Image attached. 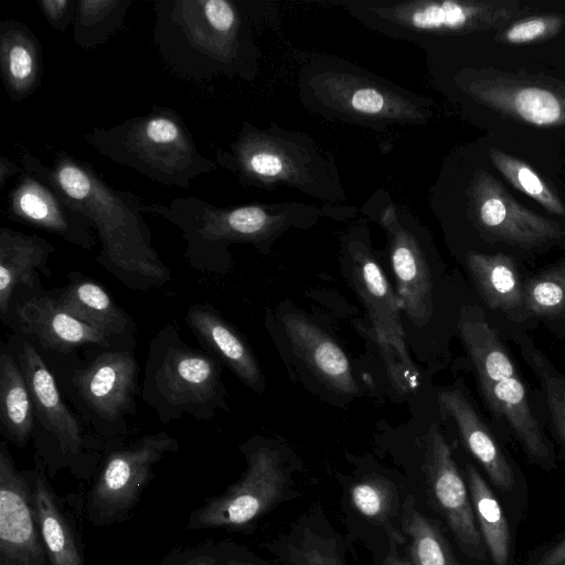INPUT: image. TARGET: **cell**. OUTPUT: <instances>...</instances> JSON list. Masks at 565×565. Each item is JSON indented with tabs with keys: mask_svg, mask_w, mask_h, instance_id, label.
Returning a JSON list of instances; mask_svg holds the SVG:
<instances>
[{
	"mask_svg": "<svg viewBox=\"0 0 565 565\" xmlns=\"http://www.w3.org/2000/svg\"><path fill=\"white\" fill-rule=\"evenodd\" d=\"M508 340L518 347L539 383L535 402L542 425L544 422L548 425L565 452V373L536 347L527 332L514 333Z\"/></svg>",
	"mask_w": 565,
	"mask_h": 565,
	"instance_id": "4dcf8cb0",
	"label": "cell"
},
{
	"mask_svg": "<svg viewBox=\"0 0 565 565\" xmlns=\"http://www.w3.org/2000/svg\"><path fill=\"white\" fill-rule=\"evenodd\" d=\"M38 4L54 30L65 31L74 24L77 0H40Z\"/></svg>",
	"mask_w": 565,
	"mask_h": 565,
	"instance_id": "60d3db41",
	"label": "cell"
},
{
	"mask_svg": "<svg viewBox=\"0 0 565 565\" xmlns=\"http://www.w3.org/2000/svg\"><path fill=\"white\" fill-rule=\"evenodd\" d=\"M299 95L311 111L328 119L370 127L427 125L431 102L349 62L319 57L299 81Z\"/></svg>",
	"mask_w": 565,
	"mask_h": 565,
	"instance_id": "8992f818",
	"label": "cell"
},
{
	"mask_svg": "<svg viewBox=\"0 0 565 565\" xmlns=\"http://www.w3.org/2000/svg\"><path fill=\"white\" fill-rule=\"evenodd\" d=\"M55 247L38 235L13 228L0 230V313L2 321L10 315L14 292L23 287L40 285L39 273L51 277L49 257Z\"/></svg>",
	"mask_w": 565,
	"mask_h": 565,
	"instance_id": "d4e9b609",
	"label": "cell"
},
{
	"mask_svg": "<svg viewBox=\"0 0 565 565\" xmlns=\"http://www.w3.org/2000/svg\"><path fill=\"white\" fill-rule=\"evenodd\" d=\"M0 68L8 95L20 102L40 85L42 51L35 34L13 19L0 22Z\"/></svg>",
	"mask_w": 565,
	"mask_h": 565,
	"instance_id": "f546056e",
	"label": "cell"
},
{
	"mask_svg": "<svg viewBox=\"0 0 565 565\" xmlns=\"http://www.w3.org/2000/svg\"><path fill=\"white\" fill-rule=\"evenodd\" d=\"M85 141L113 162L167 186L189 189L195 178L218 168L200 152L183 119L169 107L156 106L110 128L96 127Z\"/></svg>",
	"mask_w": 565,
	"mask_h": 565,
	"instance_id": "52a82bcc",
	"label": "cell"
},
{
	"mask_svg": "<svg viewBox=\"0 0 565 565\" xmlns=\"http://www.w3.org/2000/svg\"><path fill=\"white\" fill-rule=\"evenodd\" d=\"M281 321L292 350L320 382L342 394L358 392L347 354L327 332L298 313Z\"/></svg>",
	"mask_w": 565,
	"mask_h": 565,
	"instance_id": "cb8c5ba5",
	"label": "cell"
},
{
	"mask_svg": "<svg viewBox=\"0 0 565 565\" xmlns=\"http://www.w3.org/2000/svg\"><path fill=\"white\" fill-rule=\"evenodd\" d=\"M131 0H77L73 42L84 49L104 44L122 28Z\"/></svg>",
	"mask_w": 565,
	"mask_h": 565,
	"instance_id": "d590c367",
	"label": "cell"
},
{
	"mask_svg": "<svg viewBox=\"0 0 565 565\" xmlns=\"http://www.w3.org/2000/svg\"><path fill=\"white\" fill-rule=\"evenodd\" d=\"M456 329L480 396L495 424L519 443L530 461L552 468L553 444L544 433L535 395L524 381L507 339L490 323L478 302L461 306Z\"/></svg>",
	"mask_w": 565,
	"mask_h": 565,
	"instance_id": "277c9868",
	"label": "cell"
},
{
	"mask_svg": "<svg viewBox=\"0 0 565 565\" xmlns=\"http://www.w3.org/2000/svg\"><path fill=\"white\" fill-rule=\"evenodd\" d=\"M141 396L163 424L183 415L211 420L217 408L227 409L217 359L188 345L172 322L149 344Z\"/></svg>",
	"mask_w": 565,
	"mask_h": 565,
	"instance_id": "9c48e42d",
	"label": "cell"
},
{
	"mask_svg": "<svg viewBox=\"0 0 565 565\" xmlns=\"http://www.w3.org/2000/svg\"><path fill=\"white\" fill-rule=\"evenodd\" d=\"M213 160L245 186L291 188L332 205L345 199L333 159L307 134L274 124L258 128L244 122L227 149L215 150Z\"/></svg>",
	"mask_w": 565,
	"mask_h": 565,
	"instance_id": "5b68a950",
	"label": "cell"
},
{
	"mask_svg": "<svg viewBox=\"0 0 565 565\" xmlns=\"http://www.w3.org/2000/svg\"><path fill=\"white\" fill-rule=\"evenodd\" d=\"M440 414L450 419L470 455L482 466L493 484L510 491L515 475L504 448L467 392L458 386L441 390L437 396Z\"/></svg>",
	"mask_w": 565,
	"mask_h": 565,
	"instance_id": "603a6c76",
	"label": "cell"
},
{
	"mask_svg": "<svg viewBox=\"0 0 565 565\" xmlns=\"http://www.w3.org/2000/svg\"><path fill=\"white\" fill-rule=\"evenodd\" d=\"M153 41L177 75H217L252 81L259 51L244 11L230 0H160L154 3Z\"/></svg>",
	"mask_w": 565,
	"mask_h": 565,
	"instance_id": "7a4b0ae2",
	"label": "cell"
},
{
	"mask_svg": "<svg viewBox=\"0 0 565 565\" xmlns=\"http://www.w3.org/2000/svg\"><path fill=\"white\" fill-rule=\"evenodd\" d=\"M217 565H263L245 548L228 541L216 542Z\"/></svg>",
	"mask_w": 565,
	"mask_h": 565,
	"instance_id": "b9f144b4",
	"label": "cell"
},
{
	"mask_svg": "<svg viewBox=\"0 0 565 565\" xmlns=\"http://www.w3.org/2000/svg\"><path fill=\"white\" fill-rule=\"evenodd\" d=\"M465 471L480 534L494 565H507L510 553V531L503 510L476 467L467 463Z\"/></svg>",
	"mask_w": 565,
	"mask_h": 565,
	"instance_id": "836d02e7",
	"label": "cell"
},
{
	"mask_svg": "<svg viewBox=\"0 0 565 565\" xmlns=\"http://www.w3.org/2000/svg\"><path fill=\"white\" fill-rule=\"evenodd\" d=\"M463 260L488 320L507 340L535 328L526 309L527 271L522 263L504 253L475 250L467 252Z\"/></svg>",
	"mask_w": 565,
	"mask_h": 565,
	"instance_id": "e0dca14e",
	"label": "cell"
},
{
	"mask_svg": "<svg viewBox=\"0 0 565 565\" xmlns=\"http://www.w3.org/2000/svg\"><path fill=\"white\" fill-rule=\"evenodd\" d=\"M351 500L364 516L382 520L391 511L393 489L384 479L366 478L352 487Z\"/></svg>",
	"mask_w": 565,
	"mask_h": 565,
	"instance_id": "f35d334b",
	"label": "cell"
},
{
	"mask_svg": "<svg viewBox=\"0 0 565 565\" xmlns=\"http://www.w3.org/2000/svg\"><path fill=\"white\" fill-rule=\"evenodd\" d=\"M281 565H348L340 536L319 511H310L266 547Z\"/></svg>",
	"mask_w": 565,
	"mask_h": 565,
	"instance_id": "f1b7e54d",
	"label": "cell"
},
{
	"mask_svg": "<svg viewBox=\"0 0 565 565\" xmlns=\"http://www.w3.org/2000/svg\"><path fill=\"white\" fill-rule=\"evenodd\" d=\"M246 469L223 493L205 500L189 515V531L241 530L287 499L291 471L281 452L260 444L243 449Z\"/></svg>",
	"mask_w": 565,
	"mask_h": 565,
	"instance_id": "7c38bea8",
	"label": "cell"
},
{
	"mask_svg": "<svg viewBox=\"0 0 565 565\" xmlns=\"http://www.w3.org/2000/svg\"><path fill=\"white\" fill-rule=\"evenodd\" d=\"M0 565H50L41 535L30 471H19L0 443Z\"/></svg>",
	"mask_w": 565,
	"mask_h": 565,
	"instance_id": "d6986e66",
	"label": "cell"
},
{
	"mask_svg": "<svg viewBox=\"0 0 565 565\" xmlns=\"http://www.w3.org/2000/svg\"><path fill=\"white\" fill-rule=\"evenodd\" d=\"M70 282L54 292L60 307L93 329L108 337L113 342L134 338L135 323L119 307L103 286L90 277L71 273Z\"/></svg>",
	"mask_w": 565,
	"mask_h": 565,
	"instance_id": "4316f807",
	"label": "cell"
},
{
	"mask_svg": "<svg viewBox=\"0 0 565 565\" xmlns=\"http://www.w3.org/2000/svg\"><path fill=\"white\" fill-rule=\"evenodd\" d=\"M455 86L503 117L539 128L565 127V81L542 73L462 67Z\"/></svg>",
	"mask_w": 565,
	"mask_h": 565,
	"instance_id": "8fae6325",
	"label": "cell"
},
{
	"mask_svg": "<svg viewBox=\"0 0 565 565\" xmlns=\"http://www.w3.org/2000/svg\"><path fill=\"white\" fill-rule=\"evenodd\" d=\"M467 217L490 245L507 247V254L523 264L525 258L565 242V228L520 204L490 172L477 169L466 190Z\"/></svg>",
	"mask_w": 565,
	"mask_h": 565,
	"instance_id": "30bf717a",
	"label": "cell"
},
{
	"mask_svg": "<svg viewBox=\"0 0 565 565\" xmlns=\"http://www.w3.org/2000/svg\"><path fill=\"white\" fill-rule=\"evenodd\" d=\"M138 364L127 350H111L97 354L87 364L75 367L70 382L88 420L104 434L125 429V418L136 412Z\"/></svg>",
	"mask_w": 565,
	"mask_h": 565,
	"instance_id": "2e32d148",
	"label": "cell"
},
{
	"mask_svg": "<svg viewBox=\"0 0 565 565\" xmlns=\"http://www.w3.org/2000/svg\"><path fill=\"white\" fill-rule=\"evenodd\" d=\"M536 565H565V539L546 551Z\"/></svg>",
	"mask_w": 565,
	"mask_h": 565,
	"instance_id": "7bdbcfd3",
	"label": "cell"
},
{
	"mask_svg": "<svg viewBox=\"0 0 565 565\" xmlns=\"http://www.w3.org/2000/svg\"><path fill=\"white\" fill-rule=\"evenodd\" d=\"M35 513L50 565H84L76 522L42 471H30Z\"/></svg>",
	"mask_w": 565,
	"mask_h": 565,
	"instance_id": "83f0119b",
	"label": "cell"
},
{
	"mask_svg": "<svg viewBox=\"0 0 565 565\" xmlns=\"http://www.w3.org/2000/svg\"><path fill=\"white\" fill-rule=\"evenodd\" d=\"M423 470L431 499L459 547L467 556L482 559L484 548L476 525L470 493L451 448L436 423L430 424L424 439Z\"/></svg>",
	"mask_w": 565,
	"mask_h": 565,
	"instance_id": "ac0fdd59",
	"label": "cell"
},
{
	"mask_svg": "<svg viewBox=\"0 0 565 565\" xmlns=\"http://www.w3.org/2000/svg\"><path fill=\"white\" fill-rule=\"evenodd\" d=\"M401 525L412 565H458L440 529L417 509L413 495L402 503Z\"/></svg>",
	"mask_w": 565,
	"mask_h": 565,
	"instance_id": "e575fe53",
	"label": "cell"
},
{
	"mask_svg": "<svg viewBox=\"0 0 565 565\" xmlns=\"http://www.w3.org/2000/svg\"><path fill=\"white\" fill-rule=\"evenodd\" d=\"M353 286L366 309L391 384L401 394L419 385V372L405 344L402 305L365 241L347 244Z\"/></svg>",
	"mask_w": 565,
	"mask_h": 565,
	"instance_id": "4fadbf2b",
	"label": "cell"
},
{
	"mask_svg": "<svg viewBox=\"0 0 565 565\" xmlns=\"http://www.w3.org/2000/svg\"><path fill=\"white\" fill-rule=\"evenodd\" d=\"M11 220L54 234L66 242L92 249L97 239L92 222L44 181L23 171L8 193Z\"/></svg>",
	"mask_w": 565,
	"mask_h": 565,
	"instance_id": "44dd1931",
	"label": "cell"
},
{
	"mask_svg": "<svg viewBox=\"0 0 565 565\" xmlns=\"http://www.w3.org/2000/svg\"><path fill=\"white\" fill-rule=\"evenodd\" d=\"M185 322L209 353L222 361L245 385L260 390L263 375L253 351L238 331L212 306H191Z\"/></svg>",
	"mask_w": 565,
	"mask_h": 565,
	"instance_id": "484cf974",
	"label": "cell"
},
{
	"mask_svg": "<svg viewBox=\"0 0 565 565\" xmlns=\"http://www.w3.org/2000/svg\"><path fill=\"white\" fill-rule=\"evenodd\" d=\"M382 565H412L406 558H404L395 548L390 550L385 556Z\"/></svg>",
	"mask_w": 565,
	"mask_h": 565,
	"instance_id": "f6af8a7d",
	"label": "cell"
},
{
	"mask_svg": "<svg viewBox=\"0 0 565 565\" xmlns=\"http://www.w3.org/2000/svg\"><path fill=\"white\" fill-rule=\"evenodd\" d=\"M488 156L495 169L515 189L535 200L547 212L565 215V204L558 193L530 164L498 148H489Z\"/></svg>",
	"mask_w": 565,
	"mask_h": 565,
	"instance_id": "8d00e7d4",
	"label": "cell"
},
{
	"mask_svg": "<svg viewBox=\"0 0 565 565\" xmlns=\"http://www.w3.org/2000/svg\"><path fill=\"white\" fill-rule=\"evenodd\" d=\"M18 363L26 380L39 424L57 446L62 455L78 459L85 455L88 440L79 418L62 396L54 374L28 340L21 342Z\"/></svg>",
	"mask_w": 565,
	"mask_h": 565,
	"instance_id": "ffe728a7",
	"label": "cell"
},
{
	"mask_svg": "<svg viewBox=\"0 0 565 565\" xmlns=\"http://www.w3.org/2000/svg\"><path fill=\"white\" fill-rule=\"evenodd\" d=\"M347 211V206L300 202L217 207L195 196H179L167 204H145L146 213L161 216L181 231L186 262L205 271L220 270L231 244L260 247L291 226Z\"/></svg>",
	"mask_w": 565,
	"mask_h": 565,
	"instance_id": "3957f363",
	"label": "cell"
},
{
	"mask_svg": "<svg viewBox=\"0 0 565 565\" xmlns=\"http://www.w3.org/2000/svg\"><path fill=\"white\" fill-rule=\"evenodd\" d=\"M0 424L7 439L23 447L35 430L31 393L19 363L4 348L0 354Z\"/></svg>",
	"mask_w": 565,
	"mask_h": 565,
	"instance_id": "1f68e13d",
	"label": "cell"
},
{
	"mask_svg": "<svg viewBox=\"0 0 565 565\" xmlns=\"http://www.w3.org/2000/svg\"><path fill=\"white\" fill-rule=\"evenodd\" d=\"M215 544L216 541L209 539L195 545L174 547L158 565H217Z\"/></svg>",
	"mask_w": 565,
	"mask_h": 565,
	"instance_id": "ab89813d",
	"label": "cell"
},
{
	"mask_svg": "<svg viewBox=\"0 0 565 565\" xmlns=\"http://www.w3.org/2000/svg\"><path fill=\"white\" fill-rule=\"evenodd\" d=\"M365 28L422 47L434 39L502 30L532 14L520 0H341Z\"/></svg>",
	"mask_w": 565,
	"mask_h": 565,
	"instance_id": "ba28073f",
	"label": "cell"
},
{
	"mask_svg": "<svg viewBox=\"0 0 565 565\" xmlns=\"http://www.w3.org/2000/svg\"><path fill=\"white\" fill-rule=\"evenodd\" d=\"M565 28L562 13L530 14L500 30L495 41L509 45H525L555 38Z\"/></svg>",
	"mask_w": 565,
	"mask_h": 565,
	"instance_id": "74e56055",
	"label": "cell"
},
{
	"mask_svg": "<svg viewBox=\"0 0 565 565\" xmlns=\"http://www.w3.org/2000/svg\"><path fill=\"white\" fill-rule=\"evenodd\" d=\"M40 287L29 289L31 294L15 300L11 308L14 326L22 334L51 353L71 354L89 344L114 348L108 337L64 311L54 292L43 291Z\"/></svg>",
	"mask_w": 565,
	"mask_h": 565,
	"instance_id": "7402d4cb",
	"label": "cell"
},
{
	"mask_svg": "<svg viewBox=\"0 0 565 565\" xmlns=\"http://www.w3.org/2000/svg\"><path fill=\"white\" fill-rule=\"evenodd\" d=\"M178 449L179 441L161 431L110 451L87 495L90 523L105 526L124 521L152 479L153 467Z\"/></svg>",
	"mask_w": 565,
	"mask_h": 565,
	"instance_id": "5bb4252c",
	"label": "cell"
},
{
	"mask_svg": "<svg viewBox=\"0 0 565 565\" xmlns=\"http://www.w3.org/2000/svg\"><path fill=\"white\" fill-rule=\"evenodd\" d=\"M23 170L47 183L72 209L85 215L102 243L96 257L108 273L130 289L148 290L171 280L151 243V232L142 216L145 202L136 194L104 181L92 164L65 151L55 154L52 166L29 151L19 158Z\"/></svg>",
	"mask_w": 565,
	"mask_h": 565,
	"instance_id": "6da1fadb",
	"label": "cell"
},
{
	"mask_svg": "<svg viewBox=\"0 0 565 565\" xmlns=\"http://www.w3.org/2000/svg\"><path fill=\"white\" fill-rule=\"evenodd\" d=\"M23 168L18 166L11 159L0 156V189H3L7 181L15 175L23 173Z\"/></svg>",
	"mask_w": 565,
	"mask_h": 565,
	"instance_id": "ee69618b",
	"label": "cell"
},
{
	"mask_svg": "<svg viewBox=\"0 0 565 565\" xmlns=\"http://www.w3.org/2000/svg\"><path fill=\"white\" fill-rule=\"evenodd\" d=\"M387 234L388 255L402 309L416 326L433 315V280L425 250L412 214L385 191H377L364 204Z\"/></svg>",
	"mask_w": 565,
	"mask_h": 565,
	"instance_id": "9a60e30c",
	"label": "cell"
},
{
	"mask_svg": "<svg viewBox=\"0 0 565 565\" xmlns=\"http://www.w3.org/2000/svg\"><path fill=\"white\" fill-rule=\"evenodd\" d=\"M525 303L534 327L542 324L557 338H565V255L527 273Z\"/></svg>",
	"mask_w": 565,
	"mask_h": 565,
	"instance_id": "d6a6232c",
	"label": "cell"
}]
</instances>
